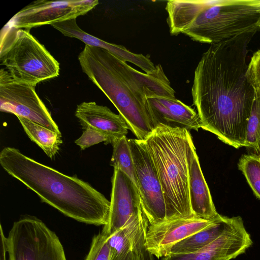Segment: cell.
Instances as JSON below:
<instances>
[{"label":"cell","instance_id":"6da1fadb","mask_svg":"<svg viewBox=\"0 0 260 260\" xmlns=\"http://www.w3.org/2000/svg\"><path fill=\"white\" fill-rule=\"evenodd\" d=\"M256 32L211 44L195 70L191 88L201 128L237 149L245 147L254 99L246 78V58L248 44Z\"/></svg>","mask_w":260,"mask_h":260},{"label":"cell","instance_id":"7a4b0ae2","mask_svg":"<svg viewBox=\"0 0 260 260\" xmlns=\"http://www.w3.org/2000/svg\"><path fill=\"white\" fill-rule=\"evenodd\" d=\"M83 72L110 100L137 139L144 141L156 127L147 96L174 98L160 64L143 73L106 50L85 45L78 56Z\"/></svg>","mask_w":260,"mask_h":260},{"label":"cell","instance_id":"3957f363","mask_svg":"<svg viewBox=\"0 0 260 260\" xmlns=\"http://www.w3.org/2000/svg\"><path fill=\"white\" fill-rule=\"evenodd\" d=\"M0 165L43 202L64 215L88 224L108 223L110 201L88 183L43 165L14 147L2 149Z\"/></svg>","mask_w":260,"mask_h":260},{"label":"cell","instance_id":"277c9868","mask_svg":"<svg viewBox=\"0 0 260 260\" xmlns=\"http://www.w3.org/2000/svg\"><path fill=\"white\" fill-rule=\"evenodd\" d=\"M144 141L161 186L167 220L195 217L188 188L189 153L193 143L189 131L159 124Z\"/></svg>","mask_w":260,"mask_h":260},{"label":"cell","instance_id":"5b68a950","mask_svg":"<svg viewBox=\"0 0 260 260\" xmlns=\"http://www.w3.org/2000/svg\"><path fill=\"white\" fill-rule=\"evenodd\" d=\"M3 29L0 61L15 81L35 87L58 76L59 63L28 30L8 23Z\"/></svg>","mask_w":260,"mask_h":260},{"label":"cell","instance_id":"8992f818","mask_svg":"<svg viewBox=\"0 0 260 260\" xmlns=\"http://www.w3.org/2000/svg\"><path fill=\"white\" fill-rule=\"evenodd\" d=\"M207 9L202 43L216 44L260 30V0L208 1Z\"/></svg>","mask_w":260,"mask_h":260},{"label":"cell","instance_id":"52a82bcc","mask_svg":"<svg viewBox=\"0 0 260 260\" xmlns=\"http://www.w3.org/2000/svg\"><path fill=\"white\" fill-rule=\"evenodd\" d=\"M9 260H67L58 236L41 219L22 216L7 237Z\"/></svg>","mask_w":260,"mask_h":260},{"label":"cell","instance_id":"ba28073f","mask_svg":"<svg viewBox=\"0 0 260 260\" xmlns=\"http://www.w3.org/2000/svg\"><path fill=\"white\" fill-rule=\"evenodd\" d=\"M0 110L23 117L61 136L35 87L15 81L4 69L0 70Z\"/></svg>","mask_w":260,"mask_h":260},{"label":"cell","instance_id":"9c48e42d","mask_svg":"<svg viewBox=\"0 0 260 260\" xmlns=\"http://www.w3.org/2000/svg\"><path fill=\"white\" fill-rule=\"evenodd\" d=\"M143 212L149 224L167 220V210L160 181L144 141L128 139Z\"/></svg>","mask_w":260,"mask_h":260},{"label":"cell","instance_id":"30bf717a","mask_svg":"<svg viewBox=\"0 0 260 260\" xmlns=\"http://www.w3.org/2000/svg\"><path fill=\"white\" fill-rule=\"evenodd\" d=\"M98 4L97 0H38L22 8L8 24L29 31L34 27L76 19Z\"/></svg>","mask_w":260,"mask_h":260},{"label":"cell","instance_id":"8fae6325","mask_svg":"<svg viewBox=\"0 0 260 260\" xmlns=\"http://www.w3.org/2000/svg\"><path fill=\"white\" fill-rule=\"evenodd\" d=\"M143 212L136 186L126 174L114 168L109 219L101 232L108 237Z\"/></svg>","mask_w":260,"mask_h":260},{"label":"cell","instance_id":"7c38bea8","mask_svg":"<svg viewBox=\"0 0 260 260\" xmlns=\"http://www.w3.org/2000/svg\"><path fill=\"white\" fill-rule=\"evenodd\" d=\"M225 216L213 220L197 217L177 218L148 228L145 247L148 251L158 258L166 256L172 246L190 235L221 221Z\"/></svg>","mask_w":260,"mask_h":260},{"label":"cell","instance_id":"4fadbf2b","mask_svg":"<svg viewBox=\"0 0 260 260\" xmlns=\"http://www.w3.org/2000/svg\"><path fill=\"white\" fill-rule=\"evenodd\" d=\"M252 244L240 216L214 242L201 250L187 254H169L161 260H231L244 253Z\"/></svg>","mask_w":260,"mask_h":260},{"label":"cell","instance_id":"5bb4252c","mask_svg":"<svg viewBox=\"0 0 260 260\" xmlns=\"http://www.w3.org/2000/svg\"><path fill=\"white\" fill-rule=\"evenodd\" d=\"M149 225L148 220L143 212L108 237L110 260H123L132 251L138 254L141 260H153L152 255L145 247Z\"/></svg>","mask_w":260,"mask_h":260},{"label":"cell","instance_id":"9a60e30c","mask_svg":"<svg viewBox=\"0 0 260 260\" xmlns=\"http://www.w3.org/2000/svg\"><path fill=\"white\" fill-rule=\"evenodd\" d=\"M147 102L154 122L171 127L198 131L201 122L198 113L175 97L147 96Z\"/></svg>","mask_w":260,"mask_h":260},{"label":"cell","instance_id":"2e32d148","mask_svg":"<svg viewBox=\"0 0 260 260\" xmlns=\"http://www.w3.org/2000/svg\"><path fill=\"white\" fill-rule=\"evenodd\" d=\"M75 115L83 129L91 128L104 134L109 138L112 145L128 133V125L119 114L94 102L78 105Z\"/></svg>","mask_w":260,"mask_h":260},{"label":"cell","instance_id":"e0dca14e","mask_svg":"<svg viewBox=\"0 0 260 260\" xmlns=\"http://www.w3.org/2000/svg\"><path fill=\"white\" fill-rule=\"evenodd\" d=\"M188 188L190 208L195 217L213 220L221 216L216 210L193 143L189 153Z\"/></svg>","mask_w":260,"mask_h":260},{"label":"cell","instance_id":"ac0fdd59","mask_svg":"<svg viewBox=\"0 0 260 260\" xmlns=\"http://www.w3.org/2000/svg\"><path fill=\"white\" fill-rule=\"evenodd\" d=\"M51 25L66 37L78 39L85 45L104 49L118 58L130 62L140 69L146 64L147 58L144 55L131 52L123 46L107 42L87 33L79 27L76 19L53 23Z\"/></svg>","mask_w":260,"mask_h":260},{"label":"cell","instance_id":"d6986e66","mask_svg":"<svg viewBox=\"0 0 260 260\" xmlns=\"http://www.w3.org/2000/svg\"><path fill=\"white\" fill-rule=\"evenodd\" d=\"M234 219V217L225 216L221 221L176 243L171 247L168 255L191 253L201 250L221 236L231 225Z\"/></svg>","mask_w":260,"mask_h":260},{"label":"cell","instance_id":"ffe728a7","mask_svg":"<svg viewBox=\"0 0 260 260\" xmlns=\"http://www.w3.org/2000/svg\"><path fill=\"white\" fill-rule=\"evenodd\" d=\"M17 117L29 139L37 144L50 158L52 159L62 143V136L23 117Z\"/></svg>","mask_w":260,"mask_h":260},{"label":"cell","instance_id":"44dd1931","mask_svg":"<svg viewBox=\"0 0 260 260\" xmlns=\"http://www.w3.org/2000/svg\"><path fill=\"white\" fill-rule=\"evenodd\" d=\"M112 146L113 149L110 165L126 174L139 190L137 176L128 139L124 136L116 141Z\"/></svg>","mask_w":260,"mask_h":260},{"label":"cell","instance_id":"7402d4cb","mask_svg":"<svg viewBox=\"0 0 260 260\" xmlns=\"http://www.w3.org/2000/svg\"><path fill=\"white\" fill-rule=\"evenodd\" d=\"M238 167L256 197L260 199V155L254 153L243 154Z\"/></svg>","mask_w":260,"mask_h":260},{"label":"cell","instance_id":"603a6c76","mask_svg":"<svg viewBox=\"0 0 260 260\" xmlns=\"http://www.w3.org/2000/svg\"><path fill=\"white\" fill-rule=\"evenodd\" d=\"M245 147L251 153L260 155V95H254L248 121Z\"/></svg>","mask_w":260,"mask_h":260},{"label":"cell","instance_id":"cb8c5ba5","mask_svg":"<svg viewBox=\"0 0 260 260\" xmlns=\"http://www.w3.org/2000/svg\"><path fill=\"white\" fill-rule=\"evenodd\" d=\"M107 237L102 232L92 240L89 251L84 260H110V251Z\"/></svg>","mask_w":260,"mask_h":260},{"label":"cell","instance_id":"d4e9b609","mask_svg":"<svg viewBox=\"0 0 260 260\" xmlns=\"http://www.w3.org/2000/svg\"><path fill=\"white\" fill-rule=\"evenodd\" d=\"M246 75L254 90V95H260V49L255 52L251 58Z\"/></svg>","mask_w":260,"mask_h":260},{"label":"cell","instance_id":"484cf974","mask_svg":"<svg viewBox=\"0 0 260 260\" xmlns=\"http://www.w3.org/2000/svg\"><path fill=\"white\" fill-rule=\"evenodd\" d=\"M102 142H104L106 145L110 144V140L107 136L91 128L84 129L82 135L75 141V144L81 150H84Z\"/></svg>","mask_w":260,"mask_h":260},{"label":"cell","instance_id":"4316f807","mask_svg":"<svg viewBox=\"0 0 260 260\" xmlns=\"http://www.w3.org/2000/svg\"><path fill=\"white\" fill-rule=\"evenodd\" d=\"M1 233V254L0 260H6V253H7V237L5 236L2 226L0 224Z\"/></svg>","mask_w":260,"mask_h":260},{"label":"cell","instance_id":"83f0119b","mask_svg":"<svg viewBox=\"0 0 260 260\" xmlns=\"http://www.w3.org/2000/svg\"><path fill=\"white\" fill-rule=\"evenodd\" d=\"M123 260H141V259L138 254L132 251Z\"/></svg>","mask_w":260,"mask_h":260},{"label":"cell","instance_id":"f1b7e54d","mask_svg":"<svg viewBox=\"0 0 260 260\" xmlns=\"http://www.w3.org/2000/svg\"><path fill=\"white\" fill-rule=\"evenodd\" d=\"M258 26H259V27L260 28V23H259V25H258Z\"/></svg>","mask_w":260,"mask_h":260}]
</instances>
